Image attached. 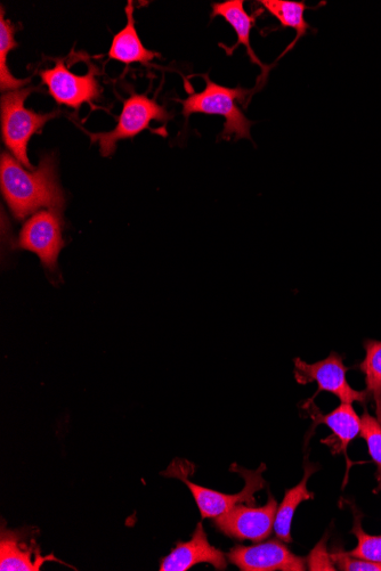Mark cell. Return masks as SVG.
Returning <instances> with one entry per match:
<instances>
[{
	"mask_svg": "<svg viewBox=\"0 0 381 571\" xmlns=\"http://www.w3.org/2000/svg\"><path fill=\"white\" fill-rule=\"evenodd\" d=\"M0 186L8 208L20 220L42 208L63 212L66 206L53 154L45 156L35 170L29 171L12 154L3 152Z\"/></svg>",
	"mask_w": 381,
	"mask_h": 571,
	"instance_id": "1",
	"label": "cell"
},
{
	"mask_svg": "<svg viewBox=\"0 0 381 571\" xmlns=\"http://www.w3.org/2000/svg\"><path fill=\"white\" fill-rule=\"evenodd\" d=\"M202 78L206 80L204 92L193 93L188 99L178 101L183 106L182 113L186 120L194 113L222 116L225 119L221 135L223 140L229 141L232 136H235V141H240L242 138L251 141L250 128L253 127L254 122L246 117L239 104L245 105L247 97H251L254 91L215 84L207 75Z\"/></svg>",
	"mask_w": 381,
	"mask_h": 571,
	"instance_id": "2",
	"label": "cell"
},
{
	"mask_svg": "<svg viewBox=\"0 0 381 571\" xmlns=\"http://www.w3.org/2000/svg\"><path fill=\"white\" fill-rule=\"evenodd\" d=\"M35 88H22L2 96L0 120L2 136L7 149L22 166L32 169L28 158L31 137L39 134L48 121L58 117L59 112L40 114L26 108V101Z\"/></svg>",
	"mask_w": 381,
	"mask_h": 571,
	"instance_id": "3",
	"label": "cell"
},
{
	"mask_svg": "<svg viewBox=\"0 0 381 571\" xmlns=\"http://www.w3.org/2000/svg\"><path fill=\"white\" fill-rule=\"evenodd\" d=\"M164 105L144 94H133L124 102L123 111L117 120L115 129L108 133H89L92 144H99L101 156L108 158L117 150L120 141L132 140L135 136L150 129L152 121L166 122L172 119Z\"/></svg>",
	"mask_w": 381,
	"mask_h": 571,
	"instance_id": "4",
	"label": "cell"
},
{
	"mask_svg": "<svg viewBox=\"0 0 381 571\" xmlns=\"http://www.w3.org/2000/svg\"><path fill=\"white\" fill-rule=\"evenodd\" d=\"M266 470L265 464H262L255 471H250L243 469L237 464H233L231 471L238 472L239 475L245 479V488L238 494H223L220 492L213 491V489L205 488L196 484H193L188 478L189 472L183 475L181 468L170 467L167 472L164 473L166 476H174L178 479L184 481L185 485L189 487L194 500L198 505L201 513V517L214 518L224 515V513L230 511L235 505L247 503L253 505L256 503L255 494L266 486V481L263 478V473Z\"/></svg>",
	"mask_w": 381,
	"mask_h": 571,
	"instance_id": "5",
	"label": "cell"
},
{
	"mask_svg": "<svg viewBox=\"0 0 381 571\" xmlns=\"http://www.w3.org/2000/svg\"><path fill=\"white\" fill-rule=\"evenodd\" d=\"M66 246L63 240L62 211L36 212L24 223L15 247L34 252L48 271H58V259Z\"/></svg>",
	"mask_w": 381,
	"mask_h": 571,
	"instance_id": "6",
	"label": "cell"
},
{
	"mask_svg": "<svg viewBox=\"0 0 381 571\" xmlns=\"http://www.w3.org/2000/svg\"><path fill=\"white\" fill-rule=\"evenodd\" d=\"M295 379L301 385L307 383H318V391L314 394L311 401L312 403L316 396L322 391L337 396L342 403L353 404L355 402L366 404L368 402L369 394L367 390L359 391L351 387L347 381V366H345L343 357L339 354L332 352L326 360L314 364H308L302 358L295 360Z\"/></svg>",
	"mask_w": 381,
	"mask_h": 571,
	"instance_id": "7",
	"label": "cell"
},
{
	"mask_svg": "<svg viewBox=\"0 0 381 571\" xmlns=\"http://www.w3.org/2000/svg\"><path fill=\"white\" fill-rule=\"evenodd\" d=\"M97 75L99 69L95 65H91L86 75H75L66 67L64 60H58L53 68L40 72V78L55 102L75 110L101 99L102 88Z\"/></svg>",
	"mask_w": 381,
	"mask_h": 571,
	"instance_id": "8",
	"label": "cell"
},
{
	"mask_svg": "<svg viewBox=\"0 0 381 571\" xmlns=\"http://www.w3.org/2000/svg\"><path fill=\"white\" fill-rule=\"evenodd\" d=\"M278 508L277 501L270 495L269 501L262 508L235 505L230 511L217 517L215 525L226 536L239 541L259 543L271 535Z\"/></svg>",
	"mask_w": 381,
	"mask_h": 571,
	"instance_id": "9",
	"label": "cell"
},
{
	"mask_svg": "<svg viewBox=\"0 0 381 571\" xmlns=\"http://www.w3.org/2000/svg\"><path fill=\"white\" fill-rule=\"evenodd\" d=\"M228 559L243 571H304L306 568L305 559L290 552L281 540L234 546Z\"/></svg>",
	"mask_w": 381,
	"mask_h": 571,
	"instance_id": "10",
	"label": "cell"
},
{
	"mask_svg": "<svg viewBox=\"0 0 381 571\" xmlns=\"http://www.w3.org/2000/svg\"><path fill=\"white\" fill-rule=\"evenodd\" d=\"M228 556L210 545L204 527L199 522L191 540L178 543L169 556L162 559L160 571H186L199 564H209L217 570L228 568Z\"/></svg>",
	"mask_w": 381,
	"mask_h": 571,
	"instance_id": "11",
	"label": "cell"
},
{
	"mask_svg": "<svg viewBox=\"0 0 381 571\" xmlns=\"http://www.w3.org/2000/svg\"><path fill=\"white\" fill-rule=\"evenodd\" d=\"M27 529L6 530L2 528L0 538V570L2 571H39L46 561H58L53 554L43 557L32 538L28 543Z\"/></svg>",
	"mask_w": 381,
	"mask_h": 571,
	"instance_id": "12",
	"label": "cell"
},
{
	"mask_svg": "<svg viewBox=\"0 0 381 571\" xmlns=\"http://www.w3.org/2000/svg\"><path fill=\"white\" fill-rule=\"evenodd\" d=\"M212 7V19H215L216 16H222V18L230 24L238 37V42L235 43L234 46L224 47L225 52L232 55L240 45L245 46L251 63L257 64L258 67L262 69V80L264 79L265 81L267 75H269V72L272 70V65H266L259 60L250 44L251 29L255 27L258 15L261 12H257L253 15L248 14L245 10V2H243V0H226V2L223 3H215Z\"/></svg>",
	"mask_w": 381,
	"mask_h": 571,
	"instance_id": "13",
	"label": "cell"
},
{
	"mask_svg": "<svg viewBox=\"0 0 381 571\" xmlns=\"http://www.w3.org/2000/svg\"><path fill=\"white\" fill-rule=\"evenodd\" d=\"M127 24L118 34L113 37L109 51V59L118 61L126 65L141 63L148 65L151 61L159 57L158 53L148 50L142 44V40L137 34L134 18V4L129 0L125 8Z\"/></svg>",
	"mask_w": 381,
	"mask_h": 571,
	"instance_id": "14",
	"label": "cell"
},
{
	"mask_svg": "<svg viewBox=\"0 0 381 571\" xmlns=\"http://www.w3.org/2000/svg\"><path fill=\"white\" fill-rule=\"evenodd\" d=\"M313 418L318 423L326 424L334 432V437L331 438H336L332 446L335 453L346 454L348 445L361 434V418L356 414L352 404L342 403L331 413L327 415L316 413Z\"/></svg>",
	"mask_w": 381,
	"mask_h": 571,
	"instance_id": "15",
	"label": "cell"
},
{
	"mask_svg": "<svg viewBox=\"0 0 381 571\" xmlns=\"http://www.w3.org/2000/svg\"><path fill=\"white\" fill-rule=\"evenodd\" d=\"M315 471H318V468L312 466L310 462L306 463L303 480L296 487L288 489L285 499H283L278 508L277 517H275L274 521V532L282 542H293L291 524H293L298 505L304 501L314 499V494L308 492L307 483Z\"/></svg>",
	"mask_w": 381,
	"mask_h": 571,
	"instance_id": "16",
	"label": "cell"
},
{
	"mask_svg": "<svg viewBox=\"0 0 381 571\" xmlns=\"http://www.w3.org/2000/svg\"><path fill=\"white\" fill-rule=\"evenodd\" d=\"M258 3L280 22L283 29L290 28L296 31L294 42L279 56L278 60H281L283 56L293 51L299 40L311 29L310 24L305 20V12L310 7L304 2H293V0H261Z\"/></svg>",
	"mask_w": 381,
	"mask_h": 571,
	"instance_id": "17",
	"label": "cell"
},
{
	"mask_svg": "<svg viewBox=\"0 0 381 571\" xmlns=\"http://www.w3.org/2000/svg\"><path fill=\"white\" fill-rule=\"evenodd\" d=\"M16 28L10 20L5 19L4 8L0 13V89L2 92H14L26 88L30 79L15 78L8 69L7 57L14 48L18 47L15 40Z\"/></svg>",
	"mask_w": 381,
	"mask_h": 571,
	"instance_id": "18",
	"label": "cell"
},
{
	"mask_svg": "<svg viewBox=\"0 0 381 571\" xmlns=\"http://www.w3.org/2000/svg\"><path fill=\"white\" fill-rule=\"evenodd\" d=\"M366 357L360 365V370L366 377L367 393L375 403L377 419L381 423V341H364Z\"/></svg>",
	"mask_w": 381,
	"mask_h": 571,
	"instance_id": "19",
	"label": "cell"
},
{
	"mask_svg": "<svg viewBox=\"0 0 381 571\" xmlns=\"http://www.w3.org/2000/svg\"><path fill=\"white\" fill-rule=\"evenodd\" d=\"M361 437L366 439L369 453L377 466V478L381 489V423L368 412L361 418Z\"/></svg>",
	"mask_w": 381,
	"mask_h": 571,
	"instance_id": "20",
	"label": "cell"
},
{
	"mask_svg": "<svg viewBox=\"0 0 381 571\" xmlns=\"http://www.w3.org/2000/svg\"><path fill=\"white\" fill-rule=\"evenodd\" d=\"M352 533L358 538V546L348 554L363 560L381 562V536L368 535L361 527L360 517L355 518Z\"/></svg>",
	"mask_w": 381,
	"mask_h": 571,
	"instance_id": "21",
	"label": "cell"
},
{
	"mask_svg": "<svg viewBox=\"0 0 381 571\" xmlns=\"http://www.w3.org/2000/svg\"><path fill=\"white\" fill-rule=\"evenodd\" d=\"M336 568L343 571H381V562L355 558L348 552L336 551L331 554Z\"/></svg>",
	"mask_w": 381,
	"mask_h": 571,
	"instance_id": "22",
	"label": "cell"
},
{
	"mask_svg": "<svg viewBox=\"0 0 381 571\" xmlns=\"http://www.w3.org/2000/svg\"><path fill=\"white\" fill-rule=\"evenodd\" d=\"M308 570H327L335 571L336 565L332 561L331 554L327 550L326 538L320 541L311 552L310 557L307 558Z\"/></svg>",
	"mask_w": 381,
	"mask_h": 571,
	"instance_id": "23",
	"label": "cell"
}]
</instances>
